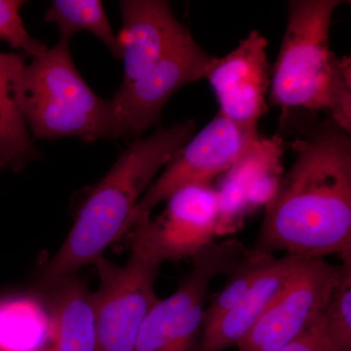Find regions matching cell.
<instances>
[{
    "mask_svg": "<svg viewBox=\"0 0 351 351\" xmlns=\"http://www.w3.org/2000/svg\"><path fill=\"white\" fill-rule=\"evenodd\" d=\"M278 134L295 160L265 205L255 253L351 258V138L331 119L282 110ZM285 140V138H284Z\"/></svg>",
    "mask_w": 351,
    "mask_h": 351,
    "instance_id": "1",
    "label": "cell"
},
{
    "mask_svg": "<svg viewBox=\"0 0 351 351\" xmlns=\"http://www.w3.org/2000/svg\"><path fill=\"white\" fill-rule=\"evenodd\" d=\"M162 213L128 233L130 246L147 252L161 263L193 258L218 234V193L212 184H191L166 200Z\"/></svg>",
    "mask_w": 351,
    "mask_h": 351,
    "instance_id": "8",
    "label": "cell"
},
{
    "mask_svg": "<svg viewBox=\"0 0 351 351\" xmlns=\"http://www.w3.org/2000/svg\"><path fill=\"white\" fill-rule=\"evenodd\" d=\"M276 258L274 255L255 253L248 249L244 258L228 276L225 287L210 299L203 317V329L237 306Z\"/></svg>",
    "mask_w": 351,
    "mask_h": 351,
    "instance_id": "19",
    "label": "cell"
},
{
    "mask_svg": "<svg viewBox=\"0 0 351 351\" xmlns=\"http://www.w3.org/2000/svg\"><path fill=\"white\" fill-rule=\"evenodd\" d=\"M120 9L123 20L119 36L124 62L121 86H125L149 73L189 32L176 19L166 1L124 0Z\"/></svg>",
    "mask_w": 351,
    "mask_h": 351,
    "instance_id": "13",
    "label": "cell"
},
{
    "mask_svg": "<svg viewBox=\"0 0 351 351\" xmlns=\"http://www.w3.org/2000/svg\"><path fill=\"white\" fill-rule=\"evenodd\" d=\"M45 21L58 25L63 39L71 40L77 32H91L108 46L113 56L122 59L121 43L113 34L103 3L99 0H55Z\"/></svg>",
    "mask_w": 351,
    "mask_h": 351,
    "instance_id": "18",
    "label": "cell"
},
{
    "mask_svg": "<svg viewBox=\"0 0 351 351\" xmlns=\"http://www.w3.org/2000/svg\"><path fill=\"white\" fill-rule=\"evenodd\" d=\"M258 138L257 129L246 128L217 113L204 128L182 145L162 174L141 197L131 221V230L151 218L159 203L191 184H212L241 157Z\"/></svg>",
    "mask_w": 351,
    "mask_h": 351,
    "instance_id": "7",
    "label": "cell"
},
{
    "mask_svg": "<svg viewBox=\"0 0 351 351\" xmlns=\"http://www.w3.org/2000/svg\"><path fill=\"white\" fill-rule=\"evenodd\" d=\"M24 2L17 0H0V41H5L16 49H23L36 58L47 50L40 41L32 38L25 29L20 16Z\"/></svg>",
    "mask_w": 351,
    "mask_h": 351,
    "instance_id": "21",
    "label": "cell"
},
{
    "mask_svg": "<svg viewBox=\"0 0 351 351\" xmlns=\"http://www.w3.org/2000/svg\"><path fill=\"white\" fill-rule=\"evenodd\" d=\"M267 38L252 31L223 58H215L205 78L218 100L219 113L246 128L257 129L267 112L265 101L271 83Z\"/></svg>",
    "mask_w": 351,
    "mask_h": 351,
    "instance_id": "11",
    "label": "cell"
},
{
    "mask_svg": "<svg viewBox=\"0 0 351 351\" xmlns=\"http://www.w3.org/2000/svg\"><path fill=\"white\" fill-rule=\"evenodd\" d=\"M247 252L237 239L212 242L201 249L177 290L152 306L134 351H197L211 283L230 276Z\"/></svg>",
    "mask_w": 351,
    "mask_h": 351,
    "instance_id": "5",
    "label": "cell"
},
{
    "mask_svg": "<svg viewBox=\"0 0 351 351\" xmlns=\"http://www.w3.org/2000/svg\"><path fill=\"white\" fill-rule=\"evenodd\" d=\"M285 140L276 134L260 137L232 167L219 177V223L218 233L241 223L271 199L282 179Z\"/></svg>",
    "mask_w": 351,
    "mask_h": 351,
    "instance_id": "12",
    "label": "cell"
},
{
    "mask_svg": "<svg viewBox=\"0 0 351 351\" xmlns=\"http://www.w3.org/2000/svg\"><path fill=\"white\" fill-rule=\"evenodd\" d=\"M124 265L104 258L95 262L100 287L94 293L97 351H134L141 327L158 302L154 282L162 265L130 246Z\"/></svg>",
    "mask_w": 351,
    "mask_h": 351,
    "instance_id": "6",
    "label": "cell"
},
{
    "mask_svg": "<svg viewBox=\"0 0 351 351\" xmlns=\"http://www.w3.org/2000/svg\"><path fill=\"white\" fill-rule=\"evenodd\" d=\"M50 335L51 319L36 302H0V351H44Z\"/></svg>",
    "mask_w": 351,
    "mask_h": 351,
    "instance_id": "17",
    "label": "cell"
},
{
    "mask_svg": "<svg viewBox=\"0 0 351 351\" xmlns=\"http://www.w3.org/2000/svg\"><path fill=\"white\" fill-rule=\"evenodd\" d=\"M306 260L292 255L276 258L237 306L202 330L197 351H225L237 348Z\"/></svg>",
    "mask_w": 351,
    "mask_h": 351,
    "instance_id": "14",
    "label": "cell"
},
{
    "mask_svg": "<svg viewBox=\"0 0 351 351\" xmlns=\"http://www.w3.org/2000/svg\"><path fill=\"white\" fill-rule=\"evenodd\" d=\"M341 262L338 281L324 311L331 351H351V258Z\"/></svg>",
    "mask_w": 351,
    "mask_h": 351,
    "instance_id": "20",
    "label": "cell"
},
{
    "mask_svg": "<svg viewBox=\"0 0 351 351\" xmlns=\"http://www.w3.org/2000/svg\"><path fill=\"white\" fill-rule=\"evenodd\" d=\"M25 66L19 55L0 53V169H17L32 152L19 99Z\"/></svg>",
    "mask_w": 351,
    "mask_h": 351,
    "instance_id": "16",
    "label": "cell"
},
{
    "mask_svg": "<svg viewBox=\"0 0 351 351\" xmlns=\"http://www.w3.org/2000/svg\"><path fill=\"white\" fill-rule=\"evenodd\" d=\"M69 39L25 66L19 90L25 122L36 138H112V100L95 94L76 69Z\"/></svg>",
    "mask_w": 351,
    "mask_h": 351,
    "instance_id": "4",
    "label": "cell"
},
{
    "mask_svg": "<svg viewBox=\"0 0 351 351\" xmlns=\"http://www.w3.org/2000/svg\"><path fill=\"white\" fill-rule=\"evenodd\" d=\"M44 351H97L94 293L77 279L59 284Z\"/></svg>",
    "mask_w": 351,
    "mask_h": 351,
    "instance_id": "15",
    "label": "cell"
},
{
    "mask_svg": "<svg viewBox=\"0 0 351 351\" xmlns=\"http://www.w3.org/2000/svg\"><path fill=\"white\" fill-rule=\"evenodd\" d=\"M341 0H292L280 52L271 69L270 101L282 110L323 112L351 133V60L330 46Z\"/></svg>",
    "mask_w": 351,
    "mask_h": 351,
    "instance_id": "3",
    "label": "cell"
},
{
    "mask_svg": "<svg viewBox=\"0 0 351 351\" xmlns=\"http://www.w3.org/2000/svg\"><path fill=\"white\" fill-rule=\"evenodd\" d=\"M278 351H331L326 336L324 313L301 336Z\"/></svg>",
    "mask_w": 351,
    "mask_h": 351,
    "instance_id": "22",
    "label": "cell"
},
{
    "mask_svg": "<svg viewBox=\"0 0 351 351\" xmlns=\"http://www.w3.org/2000/svg\"><path fill=\"white\" fill-rule=\"evenodd\" d=\"M339 265L307 258L274 304L237 346L239 351H278L324 313L339 276Z\"/></svg>",
    "mask_w": 351,
    "mask_h": 351,
    "instance_id": "10",
    "label": "cell"
},
{
    "mask_svg": "<svg viewBox=\"0 0 351 351\" xmlns=\"http://www.w3.org/2000/svg\"><path fill=\"white\" fill-rule=\"evenodd\" d=\"M213 59L189 32L149 73L120 86L112 99V138L140 136L154 125L171 97L205 78Z\"/></svg>",
    "mask_w": 351,
    "mask_h": 351,
    "instance_id": "9",
    "label": "cell"
},
{
    "mask_svg": "<svg viewBox=\"0 0 351 351\" xmlns=\"http://www.w3.org/2000/svg\"><path fill=\"white\" fill-rule=\"evenodd\" d=\"M195 128V120L191 119L159 129L151 137L138 138L120 154L88 196L61 248L44 267V285L64 282L130 232L132 217L141 197L158 171L191 140Z\"/></svg>",
    "mask_w": 351,
    "mask_h": 351,
    "instance_id": "2",
    "label": "cell"
}]
</instances>
